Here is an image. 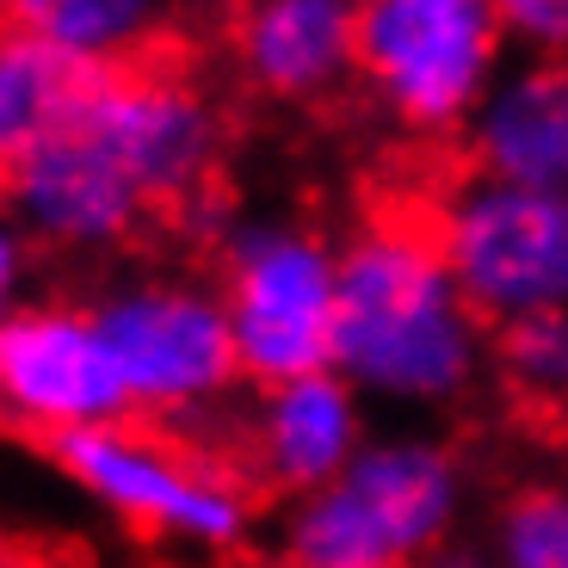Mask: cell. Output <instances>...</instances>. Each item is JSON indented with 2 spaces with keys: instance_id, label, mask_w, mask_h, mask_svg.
Masks as SVG:
<instances>
[{
  "instance_id": "cell-1",
  "label": "cell",
  "mask_w": 568,
  "mask_h": 568,
  "mask_svg": "<svg viewBox=\"0 0 568 568\" xmlns=\"http://www.w3.org/2000/svg\"><path fill=\"white\" fill-rule=\"evenodd\" d=\"M216 161L223 112L211 93L180 69L130 62L105 69L81 118L0 180V199L38 254L87 260L130 247L155 216L204 204Z\"/></svg>"
},
{
  "instance_id": "cell-2",
  "label": "cell",
  "mask_w": 568,
  "mask_h": 568,
  "mask_svg": "<svg viewBox=\"0 0 568 568\" xmlns=\"http://www.w3.org/2000/svg\"><path fill=\"white\" fill-rule=\"evenodd\" d=\"M334 371L408 414L452 408L495 371V327L469 310L426 211H377L341 235Z\"/></svg>"
},
{
  "instance_id": "cell-3",
  "label": "cell",
  "mask_w": 568,
  "mask_h": 568,
  "mask_svg": "<svg viewBox=\"0 0 568 568\" xmlns=\"http://www.w3.org/2000/svg\"><path fill=\"white\" fill-rule=\"evenodd\" d=\"M469 469L433 433H371V445L278 513V568H420L457 538Z\"/></svg>"
},
{
  "instance_id": "cell-4",
  "label": "cell",
  "mask_w": 568,
  "mask_h": 568,
  "mask_svg": "<svg viewBox=\"0 0 568 568\" xmlns=\"http://www.w3.org/2000/svg\"><path fill=\"white\" fill-rule=\"evenodd\" d=\"M87 310L100 322V341L136 420L192 426L223 408L235 384H247L216 278L142 266L100 284Z\"/></svg>"
},
{
  "instance_id": "cell-5",
  "label": "cell",
  "mask_w": 568,
  "mask_h": 568,
  "mask_svg": "<svg viewBox=\"0 0 568 568\" xmlns=\"http://www.w3.org/2000/svg\"><path fill=\"white\" fill-rule=\"evenodd\" d=\"M513 62L495 0H365L358 19V87L426 142L469 136Z\"/></svg>"
},
{
  "instance_id": "cell-6",
  "label": "cell",
  "mask_w": 568,
  "mask_h": 568,
  "mask_svg": "<svg viewBox=\"0 0 568 568\" xmlns=\"http://www.w3.org/2000/svg\"><path fill=\"white\" fill-rule=\"evenodd\" d=\"M216 291L229 303L242 377L254 389L334 371L341 242L297 216H235L216 235Z\"/></svg>"
},
{
  "instance_id": "cell-7",
  "label": "cell",
  "mask_w": 568,
  "mask_h": 568,
  "mask_svg": "<svg viewBox=\"0 0 568 568\" xmlns=\"http://www.w3.org/2000/svg\"><path fill=\"white\" fill-rule=\"evenodd\" d=\"M426 223L488 327L568 310V192L464 173L439 192Z\"/></svg>"
},
{
  "instance_id": "cell-8",
  "label": "cell",
  "mask_w": 568,
  "mask_h": 568,
  "mask_svg": "<svg viewBox=\"0 0 568 568\" xmlns=\"http://www.w3.org/2000/svg\"><path fill=\"white\" fill-rule=\"evenodd\" d=\"M57 469L81 495H93L112 519H124L142 538L199 544V550H229L254 526L247 488L211 457H192L168 433L142 420L93 426L50 445Z\"/></svg>"
},
{
  "instance_id": "cell-9",
  "label": "cell",
  "mask_w": 568,
  "mask_h": 568,
  "mask_svg": "<svg viewBox=\"0 0 568 568\" xmlns=\"http://www.w3.org/2000/svg\"><path fill=\"white\" fill-rule=\"evenodd\" d=\"M0 420L43 433L50 445L136 420L87 303L31 297L0 322Z\"/></svg>"
},
{
  "instance_id": "cell-10",
  "label": "cell",
  "mask_w": 568,
  "mask_h": 568,
  "mask_svg": "<svg viewBox=\"0 0 568 568\" xmlns=\"http://www.w3.org/2000/svg\"><path fill=\"white\" fill-rule=\"evenodd\" d=\"M371 445V414L365 396L346 384L341 371H310L291 384L254 389L242 420V452L247 469L266 495L303 500L346 476L358 452Z\"/></svg>"
},
{
  "instance_id": "cell-11",
  "label": "cell",
  "mask_w": 568,
  "mask_h": 568,
  "mask_svg": "<svg viewBox=\"0 0 568 568\" xmlns=\"http://www.w3.org/2000/svg\"><path fill=\"white\" fill-rule=\"evenodd\" d=\"M365 0H242L235 69L260 100L322 105L358 81Z\"/></svg>"
},
{
  "instance_id": "cell-12",
  "label": "cell",
  "mask_w": 568,
  "mask_h": 568,
  "mask_svg": "<svg viewBox=\"0 0 568 568\" xmlns=\"http://www.w3.org/2000/svg\"><path fill=\"white\" fill-rule=\"evenodd\" d=\"M469 173L568 192V62H513L464 136Z\"/></svg>"
},
{
  "instance_id": "cell-13",
  "label": "cell",
  "mask_w": 568,
  "mask_h": 568,
  "mask_svg": "<svg viewBox=\"0 0 568 568\" xmlns=\"http://www.w3.org/2000/svg\"><path fill=\"white\" fill-rule=\"evenodd\" d=\"M100 81V62L62 57L57 43L0 26V180L26 168L43 142H57Z\"/></svg>"
},
{
  "instance_id": "cell-14",
  "label": "cell",
  "mask_w": 568,
  "mask_h": 568,
  "mask_svg": "<svg viewBox=\"0 0 568 568\" xmlns=\"http://www.w3.org/2000/svg\"><path fill=\"white\" fill-rule=\"evenodd\" d=\"M173 0H0V26L57 43L62 57L130 69L161 38Z\"/></svg>"
},
{
  "instance_id": "cell-15",
  "label": "cell",
  "mask_w": 568,
  "mask_h": 568,
  "mask_svg": "<svg viewBox=\"0 0 568 568\" xmlns=\"http://www.w3.org/2000/svg\"><path fill=\"white\" fill-rule=\"evenodd\" d=\"M495 568H568V483H519L488 526Z\"/></svg>"
},
{
  "instance_id": "cell-16",
  "label": "cell",
  "mask_w": 568,
  "mask_h": 568,
  "mask_svg": "<svg viewBox=\"0 0 568 568\" xmlns=\"http://www.w3.org/2000/svg\"><path fill=\"white\" fill-rule=\"evenodd\" d=\"M495 371L513 396L538 408H568V310L495 327Z\"/></svg>"
},
{
  "instance_id": "cell-17",
  "label": "cell",
  "mask_w": 568,
  "mask_h": 568,
  "mask_svg": "<svg viewBox=\"0 0 568 568\" xmlns=\"http://www.w3.org/2000/svg\"><path fill=\"white\" fill-rule=\"evenodd\" d=\"M519 62H568V0H495Z\"/></svg>"
},
{
  "instance_id": "cell-18",
  "label": "cell",
  "mask_w": 568,
  "mask_h": 568,
  "mask_svg": "<svg viewBox=\"0 0 568 568\" xmlns=\"http://www.w3.org/2000/svg\"><path fill=\"white\" fill-rule=\"evenodd\" d=\"M31 272H38V242H31L26 223L0 199V322L31 303Z\"/></svg>"
},
{
  "instance_id": "cell-19",
  "label": "cell",
  "mask_w": 568,
  "mask_h": 568,
  "mask_svg": "<svg viewBox=\"0 0 568 568\" xmlns=\"http://www.w3.org/2000/svg\"><path fill=\"white\" fill-rule=\"evenodd\" d=\"M420 568H495V556H488V544H464V538H452L445 550H433Z\"/></svg>"
}]
</instances>
